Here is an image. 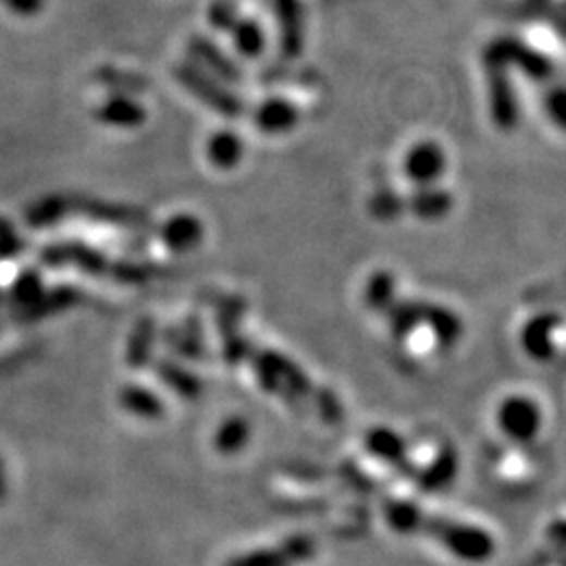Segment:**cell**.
I'll return each mask as SVG.
<instances>
[{"label":"cell","mask_w":566,"mask_h":566,"mask_svg":"<svg viewBox=\"0 0 566 566\" xmlns=\"http://www.w3.org/2000/svg\"><path fill=\"white\" fill-rule=\"evenodd\" d=\"M206 237V226L196 214L179 212L164 221L160 229V242L172 255H189L198 250Z\"/></svg>","instance_id":"9c48e42d"},{"label":"cell","mask_w":566,"mask_h":566,"mask_svg":"<svg viewBox=\"0 0 566 566\" xmlns=\"http://www.w3.org/2000/svg\"><path fill=\"white\" fill-rule=\"evenodd\" d=\"M237 20H239L237 9H235V4L229 2V0H217V2H212L210 9H208V24L217 29V32L229 34V32L233 29V26L237 24Z\"/></svg>","instance_id":"484cf974"},{"label":"cell","mask_w":566,"mask_h":566,"mask_svg":"<svg viewBox=\"0 0 566 566\" xmlns=\"http://www.w3.org/2000/svg\"><path fill=\"white\" fill-rule=\"evenodd\" d=\"M250 436V426L242 418H229L225 424L219 428L217 434V447L221 453L239 452L242 445H246Z\"/></svg>","instance_id":"7402d4cb"},{"label":"cell","mask_w":566,"mask_h":566,"mask_svg":"<svg viewBox=\"0 0 566 566\" xmlns=\"http://www.w3.org/2000/svg\"><path fill=\"white\" fill-rule=\"evenodd\" d=\"M275 22L280 32V49L294 59L305 49V11L300 0H273Z\"/></svg>","instance_id":"30bf717a"},{"label":"cell","mask_w":566,"mask_h":566,"mask_svg":"<svg viewBox=\"0 0 566 566\" xmlns=\"http://www.w3.org/2000/svg\"><path fill=\"white\" fill-rule=\"evenodd\" d=\"M484 65H497L508 72L516 70L533 83H550L554 74L552 59L516 36L495 38L484 51Z\"/></svg>","instance_id":"6da1fadb"},{"label":"cell","mask_w":566,"mask_h":566,"mask_svg":"<svg viewBox=\"0 0 566 566\" xmlns=\"http://www.w3.org/2000/svg\"><path fill=\"white\" fill-rule=\"evenodd\" d=\"M538 405L527 396H509L500 407V424L518 439H529L536 434L539 426Z\"/></svg>","instance_id":"5bb4252c"},{"label":"cell","mask_w":566,"mask_h":566,"mask_svg":"<svg viewBox=\"0 0 566 566\" xmlns=\"http://www.w3.org/2000/svg\"><path fill=\"white\" fill-rule=\"evenodd\" d=\"M369 214L380 221V223H393L396 219H401V214L405 212V198H401L395 189H378L371 198H369Z\"/></svg>","instance_id":"ffe728a7"},{"label":"cell","mask_w":566,"mask_h":566,"mask_svg":"<svg viewBox=\"0 0 566 566\" xmlns=\"http://www.w3.org/2000/svg\"><path fill=\"white\" fill-rule=\"evenodd\" d=\"M187 53L198 67H201L204 72H210V76L219 78L225 85L237 83L242 78V70L237 67V63L226 56L214 40H210L201 34L189 38Z\"/></svg>","instance_id":"8992f818"},{"label":"cell","mask_w":566,"mask_h":566,"mask_svg":"<svg viewBox=\"0 0 566 566\" xmlns=\"http://www.w3.org/2000/svg\"><path fill=\"white\" fill-rule=\"evenodd\" d=\"M487 70V106L491 120L502 131H514L520 122V99L508 70L484 65Z\"/></svg>","instance_id":"3957f363"},{"label":"cell","mask_w":566,"mask_h":566,"mask_svg":"<svg viewBox=\"0 0 566 566\" xmlns=\"http://www.w3.org/2000/svg\"><path fill=\"white\" fill-rule=\"evenodd\" d=\"M563 325V319L556 312H538L525 321L520 330L522 350L536 359L547 361L556 355V332Z\"/></svg>","instance_id":"5b68a950"},{"label":"cell","mask_w":566,"mask_h":566,"mask_svg":"<svg viewBox=\"0 0 566 566\" xmlns=\"http://www.w3.org/2000/svg\"><path fill=\"white\" fill-rule=\"evenodd\" d=\"M424 325L430 330L434 340L443 346H452L462 339L464 323L462 319L447 307H441L436 303H426Z\"/></svg>","instance_id":"2e32d148"},{"label":"cell","mask_w":566,"mask_h":566,"mask_svg":"<svg viewBox=\"0 0 566 566\" xmlns=\"http://www.w3.org/2000/svg\"><path fill=\"white\" fill-rule=\"evenodd\" d=\"M172 74L179 85L212 112L223 115L226 120H235L244 113V103L226 88L225 83L204 72L194 61L179 63Z\"/></svg>","instance_id":"7a4b0ae2"},{"label":"cell","mask_w":566,"mask_h":566,"mask_svg":"<svg viewBox=\"0 0 566 566\" xmlns=\"http://www.w3.org/2000/svg\"><path fill=\"white\" fill-rule=\"evenodd\" d=\"M244 156H246V143L237 133L229 128L217 131L206 142V160L212 169L231 172L242 164Z\"/></svg>","instance_id":"4fadbf2b"},{"label":"cell","mask_w":566,"mask_h":566,"mask_svg":"<svg viewBox=\"0 0 566 566\" xmlns=\"http://www.w3.org/2000/svg\"><path fill=\"white\" fill-rule=\"evenodd\" d=\"M65 210V201L59 198H47L42 199V201H38V204H34L32 208H29L28 212V221L32 225L42 226V225H51V223H56L59 221Z\"/></svg>","instance_id":"d4e9b609"},{"label":"cell","mask_w":566,"mask_h":566,"mask_svg":"<svg viewBox=\"0 0 566 566\" xmlns=\"http://www.w3.org/2000/svg\"><path fill=\"white\" fill-rule=\"evenodd\" d=\"M300 122V110L283 99V97H269L260 101L253 112V124L258 133L267 137H283L290 135Z\"/></svg>","instance_id":"52a82bcc"},{"label":"cell","mask_w":566,"mask_h":566,"mask_svg":"<svg viewBox=\"0 0 566 566\" xmlns=\"http://www.w3.org/2000/svg\"><path fill=\"white\" fill-rule=\"evenodd\" d=\"M156 336V325L151 319H142L139 325L133 330V336L128 340V353H126V361L131 364V368H145L143 364L149 359L151 355V344Z\"/></svg>","instance_id":"d6986e66"},{"label":"cell","mask_w":566,"mask_h":566,"mask_svg":"<svg viewBox=\"0 0 566 566\" xmlns=\"http://www.w3.org/2000/svg\"><path fill=\"white\" fill-rule=\"evenodd\" d=\"M47 0H0V7L7 9L9 13L24 17V20H32L36 15H40L45 11Z\"/></svg>","instance_id":"83f0119b"},{"label":"cell","mask_w":566,"mask_h":566,"mask_svg":"<svg viewBox=\"0 0 566 566\" xmlns=\"http://www.w3.org/2000/svg\"><path fill=\"white\" fill-rule=\"evenodd\" d=\"M95 120L110 128L131 131V128H139L147 122V110L128 93H112L97 106Z\"/></svg>","instance_id":"ba28073f"},{"label":"cell","mask_w":566,"mask_h":566,"mask_svg":"<svg viewBox=\"0 0 566 566\" xmlns=\"http://www.w3.org/2000/svg\"><path fill=\"white\" fill-rule=\"evenodd\" d=\"M11 296L17 305L24 307H34L42 296H45V287H42V280L34 273V271H26L17 278V282L11 290Z\"/></svg>","instance_id":"cb8c5ba5"},{"label":"cell","mask_w":566,"mask_h":566,"mask_svg":"<svg viewBox=\"0 0 566 566\" xmlns=\"http://www.w3.org/2000/svg\"><path fill=\"white\" fill-rule=\"evenodd\" d=\"M229 36L235 53L244 59H258L267 51V32L253 17H239Z\"/></svg>","instance_id":"ac0fdd59"},{"label":"cell","mask_w":566,"mask_h":566,"mask_svg":"<svg viewBox=\"0 0 566 566\" xmlns=\"http://www.w3.org/2000/svg\"><path fill=\"white\" fill-rule=\"evenodd\" d=\"M401 167L414 187L436 185L447 170V153L436 142H416L405 151Z\"/></svg>","instance_id":"277c9868"},{"label":"cell","mask_w":566,"mask_h":566,"mask_svg":"<svg viewBox=\"0 0 566 566\" xmlns=\"http://www.w3.org/2000/svg\"><path fill=\"white\" fill-rule=\"evenodd\" d=\"M120 403L124 409L139 414L142 418H158V414H162V403L158 401V396L142 386H126L120 393Z\"/></svg>","instance_id":"44dd1931"},{"label":"cell","mask_w":566,"mask_h":566,"mask_svg":"<svg viewBox=\"0 0 566 566\" xmlns=\"http://www.w3.org/2000/svg\"><path fill=\"white\" fill-rule=\"evenodd\" d=\"M453 206H455V199H453L452 192L441 187L439 183L416 187L411 192V196L405 198V210L424 223L443 221L445 217H450Z\"/></svg>","instance_id":"8fae6325"},{"label":"cell","mask_w":566,"mask_h":566,"mask_svg":"<svg viewBox=\"0 0 566 566\" xmlns=\"http://www.w3.org/2000/svg\"><path fill=\"white\" fill-rule=\"evenodd\" d=\"M20 237L13 226L0 221V258H13L20 255Z\"/></svg>","instance_id":"f1b7e54d"},{"label":"cell","mask_w":566,"mask_h":566,"mask_svg":"<svg viewBox=\"0 0 566 566\" xmlns=\"http://www.w3.org/2000/svg\"><path fill=\"white\" fill-rule=\"evenodd\" d=\"M424 309L426 303L422 300L398 298L395 305L384 312L393 339H411L424 325Z\"/></svg>","instance_id":"9a60e30c"},{"label":"cell","mask_w":566,"mask_h":566,"mask_svg":"<svg viewBox=\"0 0 566 566\" xmlns=\"http://www.w3.org/2000/svg\"><path fill=\"white\" fill-rule=\"evenodd\" d=\"M42 258L47 262H51V267H76L81 271H85L88 275H101L110 269V262L106 260V256L99 250H93L85 244H61V246H51Z\"/></svg>","instance_id":"7c38bea8"},{"label":"cell","mask_w":566,"mask_h":566,"mask_svg":"<svg viewBox=\"0 0 566 566\" xmlns=\"http://www.w3.org/2000/svg\"><path fill=\"white\" fill-rule=\"evenodd\" d=\"M398 283L391 271H373L364 285V300L373 312L389 311L398 300Z\"/></svg>","instance_id":"e0dca14e"},{"label":"cell","mask_w":566,"mask_h":566,"mask_svg":"<svg viewBox=\"0 0 566 566\" xmlns=\"http://www.w3.org/2000/svg\"><path fill=\"white\" fill-rule=\"evenodd\" d=\"M543 113L545 118L566 135V86H550L543 95Z\"/></svg>","instance_id":"603a6c76"},{"label":"cell","mask_w":566,"mask_h":566,"mask_svg":"<svg viewBox=\"0 0 566 566\" xmlns=\"http://www.w3.org/2000/svg\"><path fill=\"white\" fill-rule=\"evenodd\" d=\"M158 373H162L170 389H174V391H179V393L194 395L199 389L196 376H192V373H187V371H183V369L174 368V366H170V364H162V368L158 369Z\"/></svg>","instance_id":"4316f807"}]
</instances>
